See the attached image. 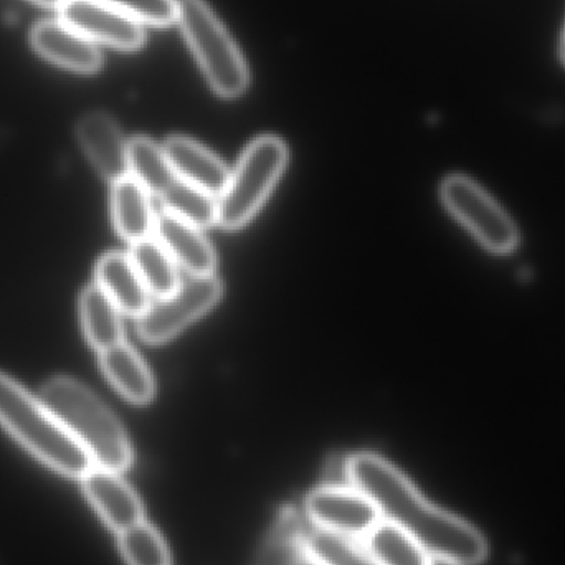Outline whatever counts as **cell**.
<instances>
[{"instance_id": "cb8c5ba5", "label": "cell", "mask_w": 565, "mask_h": 565, "mask_svg": "<svg viewBox=\"0 0 565 565\" xmlns=\"http://www.w3.org/2000/svg\"><path fill=\"white\" fill-rule=\"evenodd\" d=\"M306 556L312 565H379L361 541L311 526Z\"/></svg>"}, {"instance_id": "484cf974", "label": "cell", "mask_w": 565, "mask_h": 565, "mask_svg": "<svg viewBox=\"0 0 565 565\" xmlns=\"http://www.w3.org/2000/svg\"><path fill=\"white\" fill-rule=\"evenodd\" d=\"M152 26H169L178 19V0H103Z\"/></svg>"}, {"instance_id": "ac0fdd59", "label": "cell", "mask_w": 565, "mask_h": 565, "mask_svg": "<svg viewBox=\"0 0 565 565\" xmlns=\"http://www.w3.org/2000/svg\"><path fill=\"white\" fill-rule=\"evenodd\" d=\"M312 524L305 511L286 508L275 521L254 565H305L306 537Z\"/></svg>"}, {"instance_id": "f546056e", "label": "cell", "mask_w": 565, "mask_h": 565, "mask_svg": "<svg viewBox=\"0 0 565 565\" xmlns=\"http://www.w3.org/2000/svg\"><path fill=\"white\" fill-rule=\"evenodd\" d=\"M305 565H312V564H311V563H309V561H308V563H306Z\"/></svg>"}, {"instance_id": "5b68a950", "label": "cell", "mask_w": 565, "mask_h": 565, "mask_svg": "<svg viewBox=\"0 0 565 565\" xmlns=\"http://www.w3.org/2000/svg\"><path fill=\"white\" fill-rule=\"evenodd\" d=\"M288 161L281 139L264 136L248 146L227 188L218 198V221L225 231H237L252 221L270 195Z\"/></svg>"}, {"instance_id": "603a6c76", "label": "cell", "mask_w": 565, "mask_h": 565, "mask_svg": "<svg viewBox=\"0 0 565 565\" xmlns=\"http://www.w3.org/2000/svg\"><path fill=\"white\" fill-rule=\"evenodd\" d=\"M162 207L169 214L198 228L212 227L218 221V198L175 178L161 195Z\"/></svg>"}, {"instance_id": "8992f818", "label": "cell", "mask_w": 565, "mask_h": 565, "mask_svg": "<svg viewBox=\"0 0 565 565\" xmlns=\"http://www.w3.org/2000/svg\"><path fill=\"white\" fill-rule=\"evenodd\" d=\"M441 201L451 215L483 245L497 255H508L520 245V232L504 209L467 175L445 179Z\"/></svg>"}, {"instance_id": "30bf717a", "label": "cell", "mask_w": 565, "mask_h": 565, "mask_svg": "<svg viewBox=\"0 0 565 565\" xmlns=\"http://www.w3.org/2000/svg\"><path fill=\"white\" fill-rule=\"evenodd\" d=\"M82 488L86 500L116 534L145 521L141 500L118 471L93 467L82 478Z\"/></svg>"}, {"instance_id": "9a60e30c", "label": "cell", "mask_w": 565, "mask_h": 565, "mask_svg": "<svg viewBox=\"0 0 565 565\" xmlns=\"http://www.w3.org/2000/svg\"><path fill=\"white\" fill-rule=\"evenodd\" d=\"M96 285L125 315L139 318L151 305V292L139 277L129 255L119 252L106 254L96 265Z\"/></svg>"}, {"instance_id": "44dd1931", "label": "cell", "mask_w": 565, "mask_h": 565, "mask_svg": "<svg viewBox=\"0 0 565 565\" xmlns=\"http://www.w3.org/2000/svg\"><path fill=\"white\" fill-rule=\"evenodd\" d=\"M129 258L146 288L156 298H166L182 285L175 262L159 242L151 238L136 242L129 250Z\"/></svg>"}, {"instance_id": "f1b7e54d", "label": "cell", "mask_w": 565, "mask_h": 565, "mask_svg": "<svg viewBox=\"0 0 565 565\" xmlns=\"http://www.w3.org/2000/svg\"><path fill=\"white\" fill-rule=\"evenodd\" d=\"M431 565H457L451 563H445V561H434V564Z\"/></svg>"}, {"instance_id": "ffe728a7", "label": "cell", "mask_w": 565, "mask_h": 565, "mask_svg": "<svg viewBox=\"0 0 565 565\" xmlns=\"http://www.w3.org/2000/svg\"><path fill=\"white\" fill-rule=\"evenodd\" d=\"M379 565H431L434 559L405 531L381 520L361 541Z\"/></svg>"}, {"instance_id": "2e32d148", "label": "cell", "mask_w": 565, "mask_h": 565, "mask_svg": "<svg viewBox=\"0 0 565 565\" xmlns=\"http://www.w3.org/2000/svg\"><path fill=\"white\" fill-rule=\"evenodd\" d=\"M99 364L113 387L132 404L146 405L154 397L151 371L141 355L125 341L99 352Z\"/></svg>"}, {"instance_id": "8fae6325", "label": "cell", "mask_w": 565, "mask_h": 565, "mask_svg": "<svg viewBox=\"0 0 565 565\" xmlns=\"http://www.w3.org/2000/svg\"><path fill=\"white\" fill-rule=\"evenodd\" d=\"M33 50L46 62L55 63L70 72L92 75L103 65L98 45L62 20H42L30 33Z\"/></svg>"}, {"instance_id": "83f0119b", "label": "cell", "mask_w": 565, "mask_h": 565, "mask_svg": "<svg viewBox=\"0 0 565 565\" xmlns=\"http://www.w3.org/2000/svg\"><path fill=\"white\" fill-rule=\"evenodd\" d=\"M561 58H563V62L565 65V29H564L563 40H561Z\"/></svg>"}, {"instance_id": "6da1fadb", "label": "cell", "mask_w": 565, "mask_h": 565, "mask_svg": "<svg viewBox=\"0 0 565 565\" xmlns=\"http://www.w3.org/2000/svg\"><path fill=\"white\" fill-rule=\"evenodd\" d=\"M349 483L371 498L381 518L414 537L434 561L483 563L487 541L461 518L431 504L404 473L374 454L348 458Z\"/></svg>"}, {"instance_id": "ba28073f", "label": "cell", "mask_w": 565, "mask_h": 565, "mask_svg": "<svg viewBox=\"0 0 565 565\" xmlns=\"http://www.w3.org/2000/svg\"><path fill=\"white\" fill-rule=\"evenodd\" d=\"M305 513L312 526L358 541L382 520L371 498L352 484H324L312 491Z\"/></svg>"}, {"instance_id": "277c9868", "label": "cell", "mask_w": 565, "mask_h": 565, "mask_svg": "<svg viewBox=\"0 0 565 565\" xmlns=\"http://www.w3.org/2000/svg\"><path fill=\"white\" fill-rule=\"evenodd\" d=\"M179 29L209 85L222 98H238L250 85V70L237 43L205 0H178Z\"/></svg>"}, {"instance_id": "52a82bcc", "label": "cell", "mask_w": 565, "mask_h": 565, "mask_svg": "<svg viewBox=\"0 0 565 565\" xmlns=\"http://www.w3.org/2000/svg\"><path fill=\"white\" fill-rule=\"evenodd\" d=\"M222 282L215 275L194 277L182 282L172 295L151 302L136 322L139 338L149 344H161L211 311L221 299Z\"/></svg>"}, {"instance_id": "7402d4cb", "label": "cell", "mask_w": 565, "mask_h": 565, "mask_svg": "<svg viewBox=\"0 0 565 565\" xmlns=\"http://www.w3.org/2000/svg\"><path fill=\"white\" fill-rule=\"evenodd\" d=\"M128 162L131 178H135L149 194L161 195L175 181L171 162L164 148L151 139H131L128 145Z\"/></svg>"}, {"instance_id": "9c48e42d", "label": "cell", "mask_w": 565, "mask_h": 565, "mask_svg": "<svg viewBox=\"0 0 565 565\" xmlns=\"http://www.w3.org/2000/svg\"><path fill=\"white\" fill-rule=\"evenodd\" d=\"M58 19L93 43L135 52L146 43L145 23L103 0H63Z\"/></svg>"}, {"instance_id": "d4e9b609", "label": "cell", "mask_w": 565, "mask_h": 565, "mask_svg": "<svg viewBox=\"0 0 565 565\" xmlns=\"http://www.w3.org/2000/svg\"><path fill=\"white\" fill-rule=\"evenodd\" d=\"M118 546L128 565H172L164 537L146 521L119 533Z\"/></svg>"}, {"instance_id": "4fadbf2b", "label": "cell", "mask_w": 565, "mask_h": 565, "mask_svg": "<svg viewBox=\"0 0 565 565\" xmlns=\"http://www.w3.org/2000/svg\"><path fill=\"white\" fill-rule=\"evenodd\" d=\"M154 231L159 244L171 255L175 265L184 268L192 277L214 275L217 257L201 228L164 211L156 218Z\"/></svg>"}, {"instance_id": "7c38bea8", "label": "cell", "mask_w": 565, "mask_h": 565, "mask_svg": "<svg viewBox=\"0 0 565 565\" xmlns=\"http://www.w3.org/2000/svg\"><path fill=\"white\" fill-rule=\"evenodd\" d=\"M76 136L86 158L103 178L116 182L129 174V142L111 116L88 113L79 119Z\"/></svg>"}, {"instance_id": "7a4b0ae2", "label": "cell", "mask_w": 565, "mask_h": 565, "mask_svg": "<svg viewBox=\"0 0 565 565\" xmlns=\"http://www.w3.org/2000/svg\"><path fill=\"white\" fill-rule=\"evenodd\" d=\"M42 402L65 430L85 448L95 467L128 470L131 444L113 412L92 391L68 377L46 382Z\"/></svg>"}, {"instance_id": "5bb4252c", "label": "cell", "mask_w": 565, "mask_h": 565, "mask_svg": "<svg viewBox=\"0 0 565 565\" xmlns=\"http://www.w3.org/2000/svg\"><path fill=\"white\" fill-rule=\"evenodd\" d=\"M164 152L171 162L175 178L195 185L209 194L221 198L227 188L228 169L209 149L192 139L172 136L164 145Z\"/></svg>"}, {"instance_id": "e0dca14e", "label": "cell", "mask_w": 565, "mask_h": 565, "mask_svg": "<svg viewBox=\"0 0 565 565\" xmlns=\"http://www.w3.org/2000/svg\"><path fill=\"white\" fill-rule=\"evenodd\" d=\"M111 212L116 232L131 244L146 241L154 231L156 218L149 192L129 174L113 182Z\"/></svg>"}, {"instance_id": "3957f363", "label": "cell", "mask_w": 565, "mask_h": 565, "mask_svg": "<svg viewBox=\"0 0 565 565\" xmlns=\"http://www.w3.org/2000/svg\"><path fill=\"white\" fill-rule=\"evenodd\" d=\"M0 425L33 457L63 477L82 480L95 463L42 401L0 374Z\"/></svg>"}, {"instance_id": "d6986e66", "label": "cell", "mask_w": 565, "mask_h": 565, "mask_svg": "<svg viewBox=\"0 0 565 565\" xmlns=\"http://www.w3.org/2000/svg\"><path fill=\"white\" fill-rule=\"evenodd\" d=\"M118 306L98 285L88 286L79 298L83 331L98 352L122 342V322Z\"/></svg>"}, {"instance_id": "4316f807", "label": "cell", "mask_w": 565, "mask_h": 565, "mask_svg": "<svg viewBox=\"0 0 565 565\" xmlns=\"http://www.w3.org/2000/svg\"><path fill=\"white\" fill-rule=\"evenodd\" d=\"M32 2L36 3V6L45 7V9H58L63 0H32Z\"/></svg>"}]
</instances>
